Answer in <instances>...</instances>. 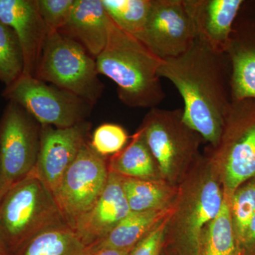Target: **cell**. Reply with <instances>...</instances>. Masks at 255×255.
<instances>
[{"instance_id": "1", "label": "cell", "mask_w": 255, "mask_h": 255, "mask_svg": "<svg viewBox=\"0 0 255 255\" xmlns=\"http://www.w3.org/2000/svg\"><path fill=\"white\" fill-rule=\"evenodd\" d=\"M224 54L196 38L184 54L162 60L158 70L160 78L172 82L182 97L185 123L211 147L219 143L232 107L225 82Z\"/></svg>"}, {"instance_id": "2", "label": "cell", "mask_w": 255, "mask_h": 255, "mask_svg": "<svg viewBox=\"0 0 255 255\" xmlns=\"http://www.w3.org/2000/svg\"><path fill=\"white\" fill-rule=\"evenodd\" d=\"M95 60L98 73L115 82L128 107L151 110L165 98L158 74L162 60L111 19L107 45Z\"/></svg>"}, {"instance_id": "3", "label": "cell", "mask_w": 255, "mask_h": 255, "mask_svg": "<svg viewBox=\"0 0 255 255\" xmlns=\"http://www.w3.org/2000/svg\"><path fill=\"white\" fill-rule=\"evenodd\" d=\"M179 185L165 237L170 236L189 255H199L203 233L221 211L224 191L206 157H199Z\"/></svg>"}, {"instance_id": "4", "label": "cell", "mask_w": 255, "mask_h": 255, "mask_svg": "<svg viewBox=\"0 0 255 255\" xmlns=\"http://www.w3.org/2000/svg\"><path fill=\"white\" fill-rule=\"evenodd\" d=\"M64 225L53 193L34 169L0 201V240L11 255L36 235Z\"/></svg>"}, {"instance_id": "5", "label": "cell", "mask_w": 255, "mask_h": 255, "mask_svg": "<svg viewBox=\"0 0 255 255\" xmlns=\"http://www.w3.org/2000/svg\"><path fill=\"white\" fill-rule=\"evenodd\" d=\"M162 180L172 187L180 184L201 156L203 137L183 119L181 109L152 108L140 127Z\"/></svg>"}, {"instance_id": "6", "label": "cell", "mask_w": 255, "mask_h": 255, "mask_svg": "<svg viewBox=\"0 0 255 255\" xmlns=\"http://www.w3.org/2000/svg\"><path fill=\"white\" fill-rule=\"evenodd\" d=\"M96 60L78 42L60 31L47 35L36 78L93 106L103 93Z\"/></svg>"}, {"instance_id": "7", "label": "cell", "mask_w": 255, "mask_h": 255, "mask_svg": "<svg viewBox=\"0 0 255 255\" xmlns=\"http://www.w3.org/2000/svg\"><path fill=\"white\" fill-rule=\"evenodd\" d=\"M222 185L232 196L242 184L255 177V107L246 100L233 102L219 143L206 157Z\"/></svg>"}, {"instance_id": "8", "label": "cell", "mask_w": 255, "mask_h": 255, "mask_svg": "<svg viewBox=\"0 0 255 255\" xmlns=\"http://www.w3.org/2000/svg\"><path fill=\"white\" fill-rule=\"evenodd\" d=\"M1 96L23 107L41 127H73L86 121L92 107L78 96L27 75L5 87Z\"/></svg>"}, {"instance_id": "9", "label": "cell", "mask_w": 255, "mask_h": 255, "mask_svg": "<svg viewBox=\"0 0 255 255\" xmlns=\"http://www.w3.org/2000/svg\"><path fill=\"white\" fill-rule=\"evenodd\" d=\"M41 127L23 107L8 102L0 119V194L22 180L36 165Z\"/></svg>"}, {"instance_id": "10", "label": "cell", "mask_w": 255, "mask_h": 255, "mask_svg": "<svg viewBox=\"0 0 255 255\" xmlns=\"http://www.w3.org/2000/svg\"><path fill=\"white\" fill-rule=\"evenodd\" d=\"M109 177L108 162L86 142L53 193L67 224L74 223L91 209Z\"/></svg>"}, {"instance_id": "11", "label": "cell", "mask_w": 255, "mask_h": 255, "mask_svg": "<svg viewBox=\"0 0 255 255\" xmlns=\"http://www.w3.org/2000/svg\"><path fill=\"white\" fill-rule=\"evenodd\" d=\"M133 36L161 60L184 54L197 38L184 0H153L145 26Z\"/></svg>"}, {"instance_id": "12", "label": "cell", "mask_w": 255, "mask_h": 255, "mask_svg": "<svg viewBox=\"0 0 255 255\" xmlns=\"http://www.w3.org/2000/svg\"><path fill=\"white\" fill-rule=\"evenodd\" d=\"M90 128L86 121L68 128L41 127L39 153L33 169L53 194L87 142Z\"/></svg>"}, {"instance_id": "13", "label": "cell", "mask_w": 255, "mask_h": 255, "mask_svg": "<svg viewBox=\"0 0 255 255\" xmlns=\"http://www.w3.org/2000/svg\"><path fill=\"white\" fill-rule=\"evenodd\" d=\"M0 21L14 31L23 55V75L36 77L49 30L35 0H0Z\"/></svg>"}, {"instance_id": "14", "label": "cell", "mask_w": 255, "mask_h": 255, "mask_svg": "<svg viewBox=\"0 0 255 255\" xmlns=\"http://www.w3.org/2000/svg\"><path fill=\"white\" fill-rule=\"evenodd\" d=\"M123 177L109 170L103 192L72 229L88 248L105 238L130 212L124 194Z\"/></svg>"}, {"instance_id": "15", "label": "cell", "mask_w": 255, "mask_h": 255, "mask_svg": "<svg viewBox=\"0 0 255 255\" xmlns=\"http://www.w3.org/2000/svg\"><path fill=\"white\" fill-rule=\"evenodd\" d=\"M199 40L216 51L226 53L231 45L233 23L242 0H184Z\"/></svg>"}, {"instance_id": "16", "label": "cell", "mask_w": 255, "mask_h": 255, "mask_svg": "<svg viewBox=\"0 0 255 255\" xmlns=\"http://www.w3.org/2000/svg\"><path fill=\"white\" fill-rule=\"evenodd\" d=\"M110 21L102 0H75L68 23L60 32L78 42L96 59L108 41Z\"/></svg>"}, {"instance_id": "17", "label": "cell", "mask_w": 255, "mask_h": 255, "mask_svg": "<svg viewBox=\"0 0 255 255\" xmlns=\"http://www.w3.org/2000/svg\"><path fill=\"white\" fill-rule=\"evenodd\" d=\"M171 209L172 207L142 212L130 211L105 238L88 248L89 251L106 248L131 251L158 223L169 216Z\"/></svg>"}, {"instance_id": "18", "label": "cell", "mask_w": 255, "mask_h": 255, "mask_svg": "<svg viewBox=\"0 0 255 255\" xmlns=\"http://www.w3.org/2000/svg\"><path fill=\"white\" fill-rule=\"evenodd\" d=\"M108 167L109 170L124 177L162 180L157 162L140 129L132 135L128 145L111 157Z\"/></svg>"}, {"instance_id": "19", "label": "cell", "mask_w": 255, "mask_h": 255, "mask_svg": "<svg viewBox=\"0 0 255 255\" xmlns=\"http://www.w3.org/2000/svg\"><path fill=\"white\" fill-rule=\"evenodd\" d=\"M122 185L128 204L132 212L170 209L177 191V187L162 180L123 177Z\"/></svg>"}, {"instance_id": "20", "label": "cell", "mask_w": 255, "mask_h": 255, "mask_svg": "<svg viewBox=\"0 0 255 255\" xmlns=\"http://www.w3.org/2000/svg\"><path fill=\"white\" fill-rule=\"evenodd\" d=\"M88 247L68 225L36 235L14 255H88Z\"/></svg>"}, {"instance_id": "21", "label": "cell", "mask_w": 255, "mask_h": 255, "mask_svg": "<svg viewBox=\"0 0 255 255\" xmlns=\"http://www.w3.org/2000/svg\"><path fill=\"white\" fill-rule=\"evenodd\" d=\"M199 255H242L233 228L227 196H225L219 215L204 230Z\"/></svg>"}, {"instance_id": "22", "label": "cell", "mask_w": 255, "mask_h": 255, "mask_svg": "<svg viewBox=\"0 0 255 255\" xmlns=\"http://www.w3.org/2000/svg\"><path fill=\"white\" fill-rule=\"evenodd\" d=\"M110 19L119 28L135 36L145 26L153 0H102Z\"/></svg>"}, {"instance_id": "23", "label": "cell", "mask_w": 255, "mask_h": 255, "mask_svg": "<svg viewBox=\"0 0 255 255\" xmlns=\"http://www.w3.org/2000/svg\"><path fill=\"white\" fill-rule=\"evenodd\" d=\"M231 62L233 102L255 100V50H240L232 53Z\"/></svg>"}, {"instance_id": "24", "label": "cell", "mask_w": 255, "mask_h": 255, "mask_svg": "<svg viewBox=\"0 0 255 255\" xmlns=\"http://www.w3.org/2000/svg\"><path fill=\"white\" fill-rule=\"evenodd\" d=\"M21 45L14 31L0 21V81L11 85L23 73Z\"/></svg>"}, {"instance_id": "25", "label": "cell", "mask_w": 255, "mask_h": 255, "mask_svg": "<svg viewBox=\"0 0 255 255\" xmlns=\"http://www.w3.org/2000/svg\"><path fill=\"white\" fill-rule=\"evenodd\" d=\"M229 199L231 221L240 248L255 214V177L242 184Z\"/></svg>"}, {"instance_id": "26", "label": "cell", "mask_w": 255, "mask_h": 255, "mask_svg": "<svg viewBox=\"0 0 255 255\" xmlns=\"http://www.w3.org/2000/svg\"><path fill=\"white\" fill-rule=\"evenodd\" d=\"M127 130L120 125L107 123L97 127L92 134L90 145L102 157L114 155L123 150L128 141Z\"/></svg>"}, {"instance_id": "27", "label": "cell", "mask_w": 255, "mask_h": 255, "mask_svg": "<svg viewBox=\"0 0 255 255\" xmlns=\"http://www.w3.org/2000/svg\"><path fill=\"white\" fill-rule=\"evenodd\" d=\"M49 31H60L68 23L75 0H35Z\"/></svg>"}, {"instance_id": "28", "label": "cell", "mask_w": 255, "mask_h": 255, "mask_svg": "<svg viewBox=\"0 0 255 255\" xmlns=\"http://www.w3.org/2000/svg\"><path fill=\"white\" fill-rule=\"evenodd\" d=\"M167 219L155 226L145 237L134 247L128 255H160L165 240Z\"/></svg>"}, {"instance_id": "29", "label": "cell", "mask_w": 255, "mask_h": 255, "mask_svg": "<svg viewBox=\"0 0 255 255\" xmlns=\"http://www.w3.org/2000/svg\"><path fill=\"white\" fill-rule=\"evenodd\" d=\"M242 255H255V214L241 244Z\"/></svg>"}, {"instance_id": "30", "label": "cell", "mask_w": 255, "mask_h": 255, "mask_svg": "<svg viewBox=\"0 0 255 255\" xmlns=\"http://www.w3.org/2000/svg\"><path fill=\"white\" fill-rule=\"evenodd\" d=\"M130 252L106 248L89 251L88 255H128Z\"/></svg>"}, {"instance_id": "31", "label": "cell", "mask_w": 255, "mask_h": 255, "mask_svg": "<svg viewBox=\"0 0 255 255\" xmlns=\"http://www.w3.org/2000/svg\"><path fill=\"white\" fill-rule=\"evenodd\" d=\"M0 255H11L1 240H0Z\"/></svg>"}, {"instance_id": "32", "label": "cell", "mask_w": 255, "mask_h": 255, "mask_svg": "<svg viewBox=\"0 0 255 255\" xmlns=\"http://www.w3.org/2000/svg\"><path fill=\"white\" fill-rule=\"evenodd\" d=\"M0 201H1V194H0Z\"/></svg>"}]
</instances>
